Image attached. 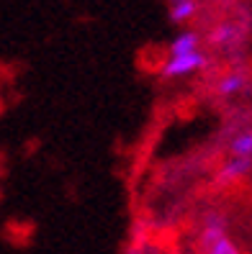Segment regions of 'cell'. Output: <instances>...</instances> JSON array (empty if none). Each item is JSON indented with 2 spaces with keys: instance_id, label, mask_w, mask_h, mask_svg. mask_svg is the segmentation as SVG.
Returning <instances> with one entry per match:
<instances>
[{
  "instance_id": "obj_1",
  "label": "cell",
  "mask_w": 252,
  "mask_h": 254,
  "mask_svg": "<svg viewBox=\"0 0 252 254\" xmlns=\"http://www.w3.org/2000/svg\"><path fill=\"white\" fill-rule=\"evenodd\" d=\"M206 64H209V57H206L201 49L193 54H180V57H168L160 67V74L165 80H177V77H188L193 72H201Z\"/></svg>"
},
{
  "instance_id": "obj_2",
  "label": "cell",
  "mask_w": 252,
  "mask_h": 254,
  "mask_svg": "<svg viewBox=\"0 0 252 254\" xmlns=\"http://www.w3.org/2000/svg\"><path fill=\"white\" fill-rule=\"evenodd\" d=\"M227 236V221L221 213H209L203 221V231H201V247L216 242V239Z\"/></svg>"
},
{
  "instance_id": "obj_3",
  "label": "cell",
  "mask_w": 252,
  "mask_h": 254,
  "mask_svg": "<svg viewBox=\"0 0 252 254\" xmlns=\"http://www.w3.org/2000/svg\"><path fill=\"white\" fill-rule=\"evenodd\" d=\"M201 49V36L196 31H180L170 41V57H180V54H193Z\"/></svg>"
},
{
  "instance_id": "obj_4",
  "label": "cell",
  "mask_w": 252,
  "mask_h": 254,
  "mask_svg": "<svg viewBox=\"0 0 252 254\" xmlns=\"http://www.w3.org/2000/svg\"><path fill=\"white\" fill-rule=\"evenodd\" d=\"M252 170V159L245 157H229L224 164H221V172H219V183H232L237 177H242Z\"/></svg>"
},
{
  "instance_id": "obj_5",
  "label": "cell",
  "mask_w": 252,
  "mask_h": 254,
  "mask_svg": "<svg viewBox=\"0 0 252 254\" xmlns=\"http://www.w3.org/2000/svg\"><path fill=\"white\" fill-rule=\"evenodd\" d=\"M245 85H247L245 72H240V69H232V72H227L224 77L219 80V85H216V93H219V95H237V93H242V90H245Z\"/></svg>"
},
{
  "instance_id": "obj_6",
  "label": "cell",
  "mask_w": 252,
  "mask_h": 254,
  "mask_svg": "<svg viewBox=\"0 0 252 254\" xmlns=\"http://www.w3.org/2000/svg\"><path fill=\"white\" fill-rule=\"evenodd\" d=\"M196 13H198V0H177V3H170L172 23H188Z\"/></svg>"
},
{
  "instance_id": "obj_7",
  "label": "cell",
  "mask_w": 252,
  "mask_h": 254,
  "mask_svg": "<svg viewBox=\"0 0 252 254\" xmlns=\"http://www.w3.org/2000/svg\"><path fill=\"white\" fill-rule=\"evenodd\" d=\"M229 152L232 157H245V159H252V128L250 131H242L229 141Z\"/></svg>"
},
{
  "instance_id": "obj_8",
  "label": "cell",
  "mask_w": 252,
  "mask_h": 254,
  "mask_svg": "<svg viewBox=\"0 0 252 254\" xmlns=\"http://www.w3.org/2000/svg\"><path fill=\"white\" fill-rule=\"evenodd\" d=\"M201 252L203 254H242L240 247H237L229 236H221V239H216V242L201 247Z\"/></svg>"
},
{
  "instance_id": "obj_9",
  "label": "cell",
  "mask_w": 252,
  "mask_h": 254,
  "mask_svg": "<svg viewBox=\"0 0 252 254\" xmlns=\"http://www.w3.org/2000/svg\"><path fill=\"white\" fill-rule=\"evenodd\" d=\"M234 39H237V31L232 23H221L211 31V44H216V47H229V44H234Z\"/></svg>"
},
{
  "instance_id": "obj_10",
  "label": "cell",
  "mask_w": 252,
  "mask_h": 254,
  "mask_svg": "<svg viewBox=\"0 0 252 254\" xmlns=\"http://www.w3.org/2000/svg\"><path fill=\"white\" fill-rule=\"evenodd\" d=\"M170 3H177V0H170Z\"/></svg>"
}]
</instances>
